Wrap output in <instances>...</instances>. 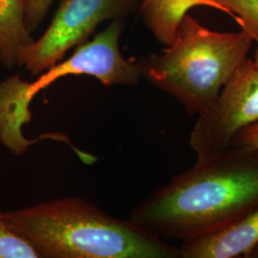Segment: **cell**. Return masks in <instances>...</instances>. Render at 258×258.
Returning <instances> with one entry per match:
<instances>
[{
	"label": "cell",
	"mask_w": 258,
	"mask_h": 258,
	"mask_svg": "<svg viewBox=\"0 0 258 258\" xmlns=\"http://www.w3.org/2000/svg\"><path fill=\"white\" fill-rule=\"evenodd\" d=\"M258 120V67L247 58L224 84L215 101L198 115L189 145L204 162L230 148L242 129Z\"/></svg>",
	"instance_id": "obj_6"
},
{
	"label": "cell",
	"mask_w": 258,
	"mask_h": 258,
	"mask_svg": "<svg viewBox=\"0 0 258 258\" xmlns=\"http://www.w3.org/2000/svg\"><path fill=\"white\" fill-rule=\"evenodd\" d=\"M258 208V148L231 146L176 175L137 205L129 220L163 239L222 231Z\"/></svg>",
	"instance_id": "obj_1"
},
{
	"label": "cell",
	"mask_w": 258,
	"mask_h": 258,
	"mask_svg": "<svg viewBox=\"0 0 258 258\" xmlns=\"http://www.w3.org/2000/svg\"><path fill=\"white\" fill-rule=\"evenodd\" d=\"M0 258H41L35 246L14 231L0 207Z\"/></svg>",
	"instance_id": "obj_10"
},
{
	"label": "cell",
	"mask_w": 258,
	"mask_h": 258,
	"mask_svg": "<svg viewBox=\"0 0 258 258\" xmlns=\"http://www.w3.org/2000/svg\"><path fill=\"white\" fill-rule=\"evenodd\" d=\"M249 257H258V244L249 253Z\"/></svg>",
	"instance_id": "obj_14"
},
{
	"label": "cell",
	"mask_w": 258,
	"mask_h": 258,
	"mask_svg": "<svg viewBox=\"0 0 258 258\" xmlns=\"http://www.w3.org/2000/svg\"><path fill=\"white\" fill-rule=\"evenodd\" d=\"M231 146L258 148V120L239 131L232 139Z\"/></svg>",
	"instance_id": "obj_13"
},
{
	"label": "cell",
	"mask_w": 258,
	"mask_h": 258,
	"mask_svg": "<svg viewBox=\"0 0 258 258\" xmlns=\"http://www.w3.org/2000/svg\"><path fill=\"white\" fill-rule=\"evenodd\" d=\"M35 39L25 24L24 0H0V61L12 68Z\"/></svg>",
	"instance_id": "obj_9"
},
{
	"label": "cell",
	"mask_w": 258,
	"mask_h": 258,
	"mask_svg": "<svg viewBox=\"0 0 258 258\" xmlns=\"http://www.w3.org/2000/svg\"><path fill=\"white\" fill-rule=\"evenodd\" d=\"M55 0H24L25 24L32 34L45 19L47 13Z\"/></svg>",
	"instance_id": "obj_12"
},
{
	"label": "cell",
	"mask_w": 258,
	"mask_h": 258,
	"mask_svg": "<svg viewBox=\"0 0 258 258\" xmlns=\"http://www.w3.org/2000/svg\"><path fill=\"white\" fill-rule=\"evenodd\" d=\"M143 0H64L45 33L19 55L18 66L38 76L59 62L65 54L85 42L101 23L123 20Z\"/></svg>",
	"instance_id": "obj_5"
},
{
	"label": "cell",
	"mask_w": 258,
	"mask_h": 258,
	"mask_svg": "<svg viewBox=\"0 0 258 258\" xmlns=\"http://www.w3.org/2000/svg\"><path fill=\"white\" fill-rule=\"evenodd\" d=\"M207 6L227 13V10L214 0H144L140 14L146 26L157 40L166 47L174 40L182 20L189 10Z\"/></svg>",
	"instance_id": "obj_8"
},
{
	"label": "cell",
	"mask_w": 258,
	"mask_h": 258,
	"mask_svg": "<svg viewBox=\"0 0 258 258\" xmlns=\"http://www.w3.org/2000/svg\"><path fill=\"white\" fill-rule=\"evenodd\" d=\"M41 258H181L180 249L78 197L4 212Z\"/></svg>",
	"instance_id": "obj_2"
},
{
	"label": "cell",
	"mask_w": 258,
	"mask_h": 258,
	"mask_svg": "<svg viewBox=\"0 0 258 258\" xmlns=\"http://www.w3.org/2000/svg\"><path fill=\"white\" fill-rule=\"evenodd\" d=\"M123 20H114L90 41L78 45L74 54L57 62L29 83L13 75L0 83V99L10 114L22 123L32 120L30 103L36 95L60 78L88 75L105 86L136 85L142 79L137 62L126 59L120 51Z\"/></svg>",
	"instance_id": "obj_4"
},
{
	"label": "cell",
	"mask_w": 258,
	"mask_h": 258,
	"mask_svg": "<svg viewBox=\"0 0 258 258\" xmlns=\"http://www.w3.org/2000/svg\"><path fill=\"white\" fill-rule=\"evenodd\" d=\"M237 21L241 30L258 39V0H214Z\"/></svg>",
	"instance_id": "obj_11"
},
{
	"label": "cell",
	"mask_w": 258,
	"mask_h": 258,
	"mask_svg": "<svg viewBox=\"0 0 258 258\" xmlns=\"http://www.w3.org/2000/svg\"><path fill=\"white\" fill-rule=\"evenodd\" d=\"M253 39L244 31L215 32L188 14L170 46L137 61L142 78L175 98L190 114L200 115L246 59Z\"/></svg>",
	"instance_id": "obj_3"
},
{
	"label": "cell",
	"mask_w": 258,
	"mask_h": 258,
	"mask_svg": "<svg viewBox=\"0 0 258 258\" xmlns=\"http://www.w3.org/2000/svg\"><path fill=\"white\" fill-rule=\"evenodd\" d=\"M143 1H144V0H143ZM143 1H142V2H143Z\"/></svg>",
	"instance_id": "obj_16"
},
{
	"label": "cell",
	"mask_w": 258,
	"mask_h": 258,
	"mask_svg": "<svg viewBox=\"0 0 258 258\" xmlns=\"http://www.w3.org/2000/svg\"><path fill=\"white\" fill-rule=\"evenodd\" d=\"M256 42H257V47H256V49H255V53H254V59H253V61H254V63L257 65L258 67V39L256 40Z\"/></svg>",
	"instance_id": "obj_15"
},
{
	"label": "cell",
	"mask_w": 258,
	"mask_h": 258,
	"mask_svg": "<svg viewBox=\"0 0 258 258\" xmlns=\"http://www.w3.org/2000/svg\"><path fill=\"white\" fill-rule=\"evenodd\" d=\"M258 244V208L228 228L182 242L181 258L249 257Z\"/></svg>",
	"instance_id": "obj_7"
}]
</instances>
